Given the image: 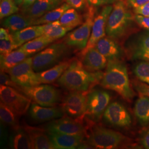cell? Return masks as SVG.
I'll use <instances>...</instances> for the list:
<instances>
[{
	"label": "cell",
	"instance_id": "d6986e66",
	"mask_svg": "<svg viewBox=\"0 0 149 149\" xmlns=\"http://www.w3.org/2000/svg\"><path fill=\"white\" fill-rule=\"evenodd\" d=\"M95 48L109 60H120L123 55V50L116 40L104 37L98 41Z\"/></svg>",
	"mask_w": 149,
	"mask_h": 149
},
{
	"label": "cell",
	"instance_id": "d6a6232c",
	"mask_svg": "<svg viewBox=\"0 0 149 149\" xmlns=\"http://www.w3.org/2000/svg\"><path fill=\"white\" fill-rule=\"evenodd\" d=\"M18 6L15 0H1L0 3V18L4 19L8 16L15 14L19 11Z\"/></svg>",
	"mask_w": 149,
	"mask_h": 149
},
{
	"label": "cell",
	"instance_id": "6da1fadb",
	"mask_svg": "<svg viewBox=\"0 0 149 149\" xmlns=\"http://www.w3.org/2000/svg\"><path fill=\"white\" fill-rule=\"evenodd\" d=\"M103 74L101 71L92 72L87 71L80 59L74 58L57 82L60 86L71 91H90L101 82Z\"/></svg>",
	"mask_w": 149,
	"mask_h": 149
},
{
	"label": "cell",
	"instance_id": "ffe728a7",
	"mask_svg": "<svg viewBox=\"0 0 149 149\" xmlns=\"http://www.w3.org/2000/svg\"><path fill=\"white\" fill-rule=\"evenodd\" d=\"M23 127L30 137L33 149H54L46 130L27 125Z\"/></svg>",
	"mask_w": 149,
	"mask_h": 149
},
{
	"label": "cell",
	"instance_id": "4dcf8cb0",
	"mask_svg": "<svg viewBox=\"0 0 149 149\" xmlns=\"http://www.w3.org/2000/svg\"><path fill=\"white\" fill-rule=\"evenodd\" d=\"M71 8L67 3H63L58 7L48 12L45 15L34 20L33 25H41L56 21L60 19L64 12Z\"/></svg>",
	"mask_w": 149,
	"mask_h": 149
},
{
	"label": "cell",
	"instance_id": "9c48e42d",
	"mask_svg": "<svg viewBox=\"0 0 149 149\" xmlns=\"http://www.w3.org/2000/svg\"><path fill=\"white\" fill-rule=\"evenodd\" d=\"M90 91L70 92L62 103V108L65 113L70 117L81 122V120L86 116L87 95Z\"/></svg>",
	"mask_w": 149,
	"mask_h": 149
},
{
	"label": "cell",
	"instance_id": "f35d334b",
	"mask_svg": "<svg viewBox=\"0 0 149 149\" xmlns=\"http://www.w3.org/2000/svg\"><path fill=\"white\" fill-rule=\"evenodd\" d=\"M118 0H87L89 6L97 7L102 6L109 5L114 4Z\"/></svg>",
	"mask_w": 149,
	"mask_h": 149
},
{
	"label": "cell",
	"instance_id": "277c9868",
	"mask_svg": "<svg viewBox=\"0 0 149 149\" xmlns=\"http://www.w3.org/2000/svg\"><path fill=\"white\" fill-rule=\"evenodd\" d=\"M69 46L64 41L49 45L33 57V67L39 72L59 64L69 52Z\"/></svg>",
	"mask_w": 149,
	"mask_h": 149
},
{
	"label": "cell",
	"instance_id": "ba28073f",
	"mask_svg": "<svg viewBox=\"0 0 149 149\" xmlns=\"http://www.w3.org/2000/svg\"><path fill=\"white\" fill-rule=\"evenodd\" d=\"M1 102L8 107L19 117L25 114L32 103V100L21 93L15 88L8 86L1 85Z\"/></svg>",
	"mask_w": 149,
	"mask_h": 149
},
{
	"label": "cell",
	"instance_id": "4fadbf2b",
	"mask_svg": "<svg viewBox=\"0 0 149 149\" xmlns=\"http://www.w3.org/2000/svg\"><path fill=\"white\" fill-rule=\"evenodd\" d=\"M103 118L107 123L118 128H127L132 124L128 110L118 102H113L108 106L103 113Z\"/></svg>",
	"mask_w": 149,
	"mask_h": 149
},
{
	"label": "cell",
	"instance_id": "7402d4cb",
	"mask_svg": "<svg viewBox=\"0 0 149 149\" xmlns=\"http://www.w3.org/2000/svg\"><path fill=\"white\" fill-rule=\"evenodd\" d=\"M133 59L149 61V31L144 32L137 38L130 49Z\"/></svg>",
	"mask_w": 149,
	"mask_h": 149
},
{
	"label": "cell",
	"instance_id": "8992f818",
	"mask_svg": "<svg viewBox=\"0 0 149 149\" xmlns=\"http://www.w3.org/2000/svg\"><path fill=\"white\" fill-rule=\"evenodd\" d=\"M16 89L42 106H55L61 99L60 92L53 86L47 84L30 87L18 85Z\"/></svg>",
	"mask_w": 149,
	"mask_h": 149
},
{
	"label": "cell",
	"instance_id": "30bf717a",
	"mask_svg": "<svg viewBox=\"0 0 149 149\" xmlns=\"http://www.w3.org/2000/svg\"><path fill=\"white\" fill-rule=\"evenodd\" d=\"M18 85L30 87L39 85L37 72L33 69V57H29L6 72Z\"/></svg>",
	"mask_w": 149,
	"mask_h": 149
},
{
	"label": "cell",
	"instance_id": "5b68a950",
	"mask_svg": "<svg viewBox=\"0 0 149 149\" xmlns=\"http://www.w3.org/2000/svg\"><path fill=\"white\" fill-rule=\"evenodd\" d=\"M127 138L119 132L95 126L91 129L87 143L93 149H117L125 142Z\"/></svg>",
	"mask_w": 149,
	"mask_h": 149
},
{
	"label": "cell",
	"instance_id": "b9f144b4",
	"mask_svg": "<svg viewBox=\"0 0 149 149\" xmlns=\"http://www.w3.org/2000/svg\"><path fill=\"white\" fill-rule=\"evenodd\" d=\"M136 15L149 17V2L145 5L134 9Z\"/></svg>",
	"mask_w": 149,
	"mask_h": 149
},
{
	"label": "cell",
	"instance_id": "ee69618b",
	"mask_svg": "<svg viewBox=\"0 0 149 149\" xmlns=\"http://www.w3.org/2000/svg\"><path fill=\"white\" fill-rule=\"evenodd\" d=\"M12 38L10 32L5 28H1L0 29V39L10 40Z\"/></svg>",
	"mask_w": 149,
	"mask_h": 149
},
{
	"label": "cell",
	"instance_id": "9a60e30c",
	"mask_svg": "<svg viewBox=\"0 0 149 149\" xmlns=\"http://www.w3.org/2000/svg\"><path fill=\"white\" fill-rule=\"evenodd\" d=\"M64 110L62 107H44L33 102L29 109V114L33 120L38 122H44L63 117Z\"/></svg>",
	"mask_w": 149,
	"mask_h": 149
},
{
	"label": "cell",
	"instance_id": "7a4b0ae2",
	"mask_svg": "<svg viewBox=\"0 0 149 149\" xmlns=\"http://www.w3.org/2000/svg\"><path fill=\"white\" fill-rule=\"evenodd\" d=\"M101 81L102 86L114 91L123 98L130 100L134 96L129 79L127 68L120 60H109Z\"/></svg>",
	"mask_w": 149,
	"mask_h": 149
},
{
	"label": "cell",
	"instance_id": "3957f363",
	"mask_svg": "<svg viewBox=\"0 0 149 149\" xmlns=\"http://www.w3.org/2000/svg\"><path fill=\"white\" fill-rule=\"evenodd\" d=\"M107 20L106 34L115 40L125 36L133 21V16L124 0H118Z\"/></svg>",
	"mask_w": 149,
	"mask_h": 149
},
{
	"label": "cell",
	"instance_id": "ac0fdd59",
	"mask_svg": "<svg viewBox=\"0 0 149 149\" xmlns=\"http://www.w3.org/2000/svg\"><path fill=\"white\" fill-rule=\"evenodd\" d=\"M80 59L86 69L92 72L105 69L108 63L106 58L95 47L87 51Z\"/></svg>",
	"mask_w": 149,
	"mask_h": 149
},
{
	"label": "cell",
	"instance_id": "52a82bcc",
	"mask_svg": "<svg viewBox=\"0 0 149 149\" xmlns=\"http://www.w3.org/2000/svg\"><path fill=\"white\" fill-rule=\"evenodd\" d=\"M96 13V7L89 6L85 15L84 23L79 28L69 33L64 39V42L69 47L79 50L86 48L90 38Z\"/></svg>",
	"mask_w": 149,
	"mask_h": 149
},
{
	"label": "cell",
	"instance_id": "c3c4849f",
	"mask_svg": "<svg viewBox=\"0 0 149 149\" xmlns=\"http://www.w3.org/2000/svg\"><path fill=\"white\" fill-rule=\"evenodd\" d=\"M23 1H24V0H15L16 4L18 6H20V7H21L22 5V3H23Z\"/></svg>",
	"mask_w": 149,
	"mask_h": 149
},
{
	"label": "cell",
	"instance_id": "cb8c5ba5",
	"mask_svg": "<svg viewBox=\"0 0 149 149\" xmlns=\"http://www.w3.org/2000/svg\"><path fill=\"white\" fill-rule=\"evenodd\" d=\"M34 20L21 13H15L3 19L2 26L7 29L11 33L33 25Z\"/></svg>",
	"mask_w": 149,
	"mask_h": 149
},
{
	"label": "cell",
	"instance_id": "ab89813d",
	"mask_svg": "<svg viewBox=\"0 0 149 149\" xmlns=\"http://www.w3.org/2000/svg\"><path fill=\"white\" fill-rule=\"evenodd\" d=\"M134 86L136 90L141 95L148 96L149 97V85L145 83L138 82Z\"/></svg>",
	"mask_w": 149,
	"mask_h": 149
},
{
	"label": "cell",
	"instance_id": "74e56055",
	"mask_svg": "<svg viewBox=\"0 0 149 149\" xmlns=\"http://www.w3.org/2000/svg\"><path fill=\"white\" fill-rule=\"evenodd\" d=\"M5 124L1 121V147H4L8 144L10 135L5 126Z\"/></svg>",
	"mask_w": 149,
	"mask_h": 149
},
{
	"label": "cell",
	"instance_id": "8fae6325",
	"mask_svg": "<svg viewBox=\"0 0 149 149\" xmlns=\"http://www.w3.org/2000/svg\"><path fill=\"white\" fill-rule=\"evenodd\" d=\"M110 100V94L106 91L91 90L87 95L86 116L92 121H98L109 104Z\"/></svg>",
	"mask_w": 149,
	"mask_h": 149
},
{
	"label": "cell",
	"instance_id": "d4e9b609",
	"mask_svg": "<svg viewBox=\"0 0 149 149\" xmlns=\"http://www.w3.org/2000/svg\"><path fill=\"white\" fill-rule=\"evenodd\" d=\"M8 145L11 149H33L30 137L23 127L13 129L10 135Z\"/></svg>",
	"mask_w": 149,
	"mask_h": 149
},
{
	"label": "cell",
	"instance_id": "e0dca14e",
	"mask_svg": "<svg viewBox=\"0 0 149 149\" xmlns=\"http://www.w3.org/2000/svg\"><path fill=\"white\" fill-rule=\"evenodd\" d=\"M47 133L54 149H77L84 142L85 137V135H68L53 132Z\"/></svg>",
	"mask_w": 149,
	"mask_h": 149
},
{
	"label": "cell",
	"instance_id": "8d00e7d4",
	"mask_svg": "<svg viewBox=\"0 0 149 149\" xmlns=\"http://www.w3.org/2000/svg\"><path fill=\"white\" fill-rule=\"evenodd\" d=\"M0 82L1 85L8 86L16 88L18 85L14 82L11 79L9 74H7V72L3 71H1L0 74Z\"/></svg>",
	"mask_w": 149,
	"mask_h": 149
},
{
	"label": "cell",
	"instance_id": "f1b7e54d",
	"mask_svg": "<svg viewBox=\"0 0 149 149\" xmlns=\"http://www.w3.org/2000/svg\"><path fill=\"white\" fill-rule=\"evenodd\" d=\"M84 21L85 16L83 17L77 10L72 7L65 11L59 19L61 26L71 29L81 26Z\"/></svg>",
	"mask_w": 149,
	"mask_h": 149
},
{
	"label": "cell",
	"instance_id": "d590c367",
	"mask_svg": "<svg viewBox=\"0 0 149 149\" xmlns=\"http://www.w3.org/2000/svg\"><path fill=\"white\" fill-rule=\"evenodd\" d=\"M71 7L74 8L78 11L87 10L89 6L87 0H64Z\"/></svg>",
	"mask_w": 149,
	"mask_h": 149
},
{
	"label": "cell",
	"instance_id": "1f68e13d",
	"mask_svg": "<svg viewBox=\"0 0 149 149\" xmlns=\"http://www.w3.org/2000/svg\"><path fill=\"white\" fill-rule=\"evenodd\" d=\"M19 116L15 112L1 102L0 118L2 122L5 123L6 125L10 127L12 129H17L21 127L19 122Z\"/></svg>",
	"mask_w": 149,
	"mask_h": 149
},
{
	"label": "cell",
	"instance_id": "bcb514c9",
	"mask_svg": "<svg viewBox=\"0 0 149 149\" xmlns=\"http://www.w3.org/2000/svg\"><path fill=\"white\" fill-rule=\"evenodd\" d=\"M37 0H24L21 6V10L27 8L31 6Z\"/></svg>",
	"mask_w": 149,
	"mask_h": 149
},
{
	"label": "cell",
	"instance_id": "7bdbcfd3",
	"mask_svg": "<svg viewBox=\"0 0 149 149\" xmlns=\"http://www.w3.org/2000/svg\"><path fill=\"white\" fill-rule=\"evenodd\" d=\"M149 0H127V4L134 9L141 7L148 3Z\"/></svg>",
	"mask_w": 149,
	"mask_h": 149
},
{
	"label": "cell",
	"instance_id": "44dd1931",
	"mask_svg": "<svg viewBox=\"0 0 149 149\" xmlns=\"http://www.w3.org/2000/svg\"><path fill=\"white\" fill-rule=\"evenodd\" d=\"M71 60L72 59L63 60L52 68L37 72L40 84H49L58 80L64 71L69 66Z\"/></svg>",
	"mask_w": 149,
	"mask_h": 149
},
{
	"label": "cell",
	"instance_id": "f546056e",
	"mask_svg": "<svg viewBox=\"0 0 149 149\" xmlns=\"http://www.w3.org/2000/svg\"><path fill=\"white\" fill-rule=\"evenodd\" d=\"M41 25L43 35L50 38L54 41L63 37L68 32L72 30L61 26L59 20Z\"/></svg>",
	"mask_w": 149,
	"mask_h": 149
},
{
	"label": "cell",
	"instance_id": "83f0119b",
	"mask_svg": "<svg viewBox=\"0 0 149 149\" xmlns=\"http://www.w3.org/2000/svg\"><path fill=\"white\" fill-rule=\"evenodd\" d=\"M134 114L139 122L143 126L149 123V97L142 95L140 97L135 104Z\"/></svg>",
	"mask_w": 149,
	"mask_h": 149
},
{
	"label": "cell",
	"instance_id": "4316f807",
	"mask_svg": "<svg viewBox=\"0 0 149 149\" xmlns=\"http://www.w3.org/2000/svg\"><path fill=\"white\" fill-rule=\"evenodd\" d=\"M53 42V39L42 35L24 44L19 48L29 56L42 51Z\"/></svg>",
	"mask_w": 149,
	"mask_h": 149
},
{
	"label": "cell",
	"instance_id": "7dc6e473",
	"mask_svg": "<svg viewBox=\"0 0 149 149\" xmlns=\"http://www.w3.org/2000/svg\"><path fill=\"white\" fill-rule=\"evenodd\" d=\"M77 149H93V148L87 143L82 142V143L80 145Z\"/></svg>",
	"mask_w": 149,
	"mask_h": 149
},
{
	"label": "cell",
	"instance_id": "f6af8a7d",
	"mask_svg": "<svg viewBox=\"0 0 149 149\" xmlns=\"http://www.w3.org/2000/svg\"><path fill=\"white\" fill-rule=\"evenodd\" d=\"M141 143L144 148L149 149V129L143 136L141 140Z\"/></svg>",
	"mask_w": 149,
	"mask_h": 149
},
{
	"label": "cell",
	"instance_id": "e575fe53",
	"mask_svg": "<svg viewBox=\"0 0 149 149\" xmlns=\"http://www.w3.org/2000/svg\"><path fill=\"white\" fill-rule=\"evenodd\" d=\"M18 48L12 38L10 40H1L0 53L1 55H6L11 53L13 50Z\"/></svg>",
	"mask_w": 149,
	"mask_h": 149
},
{
	"label": "cell",
	"instance_id": "484cf974",
	"mask_svg": "<svg viewBox=\"0 0 149 149\" xmlns=\"http://www.w3.org/2000/svg\"><path fill=\"white\" fill-rule=\"evenodd\" d=\"M28 56V55L20 48L13 50L7 54L1 55V71L6 72L8 70L20 64L25 59H27Z\"/></svg>",
	"mask_w": 149,
	"mask_h": 149
},
{
	"label": "cell",
	"instance_id": "2e32d148",
	"mask_svg": "<svg viewBox=\"0 0 149 149\" xmlns=\"http://www.w3.org/2000/svg\"><path fill=\"white\" fill-rule=\"evenodd\" d=\"M64 1V0H37L31 6L21 10V13L36 20L48 12L58 7Z\"/></svg>",
	"mask_w": 149,
	"mask_h": 149
},
{
	"label": "cell",
	"instance_id": "836d02e7",
	"mask_svg": "<svg viewBox=\"0 0 149 149\" xmlns=\"http://www.w3.org/2000/svg\"><path fill=\"white\" fill-rule=\"evenodd\" d=\"M133 72L140 81L149 85V61H141L136 64Z\"/></svg>",
	"mask_w": 149,
	"mask_h": 149
},
{
	"label": "cell",
	"instance_id": "5bb4252c",
	"mask_svg": "<svg viewBox=\"0 0 149 149\" xmlns=\"http://www.w3.org/2000/svg\"><path fill=\"white\" fill-rule=\"evenodd\" d=\"M45 127L47 132L81 135L86 134L85 128L81 122L70 117L54 119L48 123Z\"/></svg>",
	"mask_w": 149,
	"mask_h": 149
},
{
	"label": "cell",
	"instance_id": "60d3db41",
	"mask_svg": "<svg viewBox=\"0 0 149 149\" xmlns=\"http://www.w3.org/2000/svg\"><path fill=\"white\" fill-rule=\"evenodd\" d=\"M134 18L140 26L149 31V17L136 15Z\"/></svg>",
	"mask_w": 149,
	"mask_h": 149
},
{
	"label": "cell",
	"instance_id": "603a6c76",
	"mask_svg": "<svg viewBox=\"0 0 149 149\" xmlns=\"http://www.w3.org/2000/svg\"><path fill=\"white\" fill-rule=\"evenodd\" d=\"M11 34L12 38L18 48L32 39L43 35L42 25H32Z\"/></svg>",
	"mask_w": 149,
	"mask_h": 149
},
{
	"label": "cell",
	"instance_id": "7c38bea8",
	"mask_svg": "<svg viewBox=\"0 0 149 149\" xmlns=\"http://www.w3.org/2000/svg\"><path fill=\"white\" fill-rule=\"evenodd\" d=\"M113 9V6H105L101 12L96 15L93 22L90 38L86 48L81 50L78 54L81 58L87 51L92 48H95L99 40L104 37L106 34V26L107 20Z\"/></svg>",
	"mask_w": 149,
	"mask_h": 149
}]
</instances>
